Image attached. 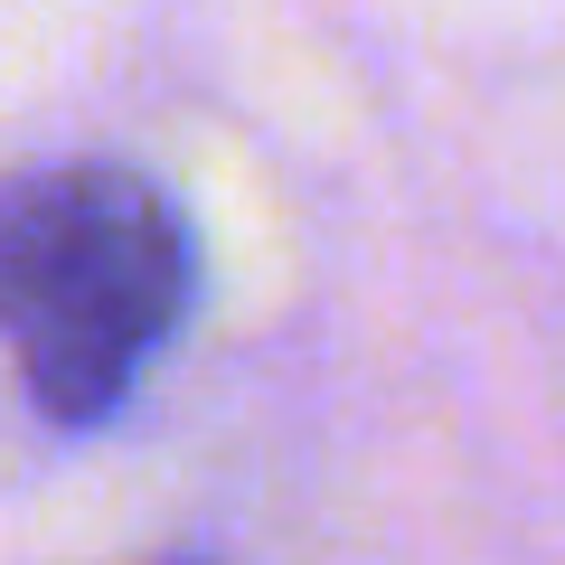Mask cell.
<instances>
[{
	"label": "cell",
	"instance_id": "6da1fadb",
	"mask_svg": "<svg viewBox=\"0 0 565 565\" xmlns=\"http://www.w3.org/2000/svg\"><path fill=\"white\" fill-rule=\"evenodd\" d=\"M199 255L161 180L57 161L0 180V349L66 434L104 424L189 321Z\"/></svg>",
	"mask_w": 565,
	"mask_h": 565
}]
</instances>
